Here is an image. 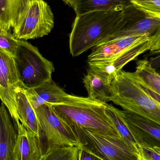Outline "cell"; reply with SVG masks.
<instances>
[{
    "mask_svg": "<svg viewBox=\"0 0 160 160\" xmlns=\"http://www.w3.org/2000/svg\"><path fill=\"white\" fill-rule=\"evenodd\" d=\"M109 101L160 126V97L155 98L134 72L121 70L113 79Z\"/></svg>",
    "mask_w": 160,
    "mask_h": 160,
    "instance_id": "cell-1",
    "label": "cell"
},
{
    "mask_svg": "<svg viewBox=\"0 0 160 160\" xmlns=\"http://www.w3.org/2000/svg\"><path fill=\"white\" fill-rule=\"evenodd\" d=\"M117 109L112 104L105 103V111L108 117L121 138L133 152L138 160L139 145L136 142L118 112Z\"/></svg>",
    "mask_w": 160,
    "mask_h": 160,
    "instance_id": "cell-19",
    "label": "cell"
},
{
    "mask_svg": "<svg viewBox=\"0 0 160 160\" xmlns=\"http://www.w3.org/2000/svg\"><path fill=\"white\" fill-rule=\"evenodd\" d=\"M54 16L44 0H25L13 27V35L27 40L48 35L53 29Z\"/></svg>",
    "mask_w": 160,
    "mask_h": 160,
    "instance_id": "cell-5",
    "label": "cell"
},
{
    "mask_svg": "<svg viewBox=\"0 0 160 160\" xmlns=\"http://www.w3.org/2000/svg\"><path fill=\"white\" fill-rule=\"evenodd\" d=\"M4 104L0 106V160H13L18 133Z\"/></svg>",
    "mask_w": 160,
    "mask_h": 160,
    "instance_id": "cell-16",
    "label": "cell"
},
{
    "mask_svg": "<svg viewBox=\"0 0 160 160\" xmlns=\"http://www.w3.org/2000/svg\"><path fill=\"white\" fill-rule=\"evenodd\" d=\"M117 111L138 145L160 147V126L134 113Z\"/></svg>",
    "mask_w": 160,
    "mask_h": 160,
    "instance_id": "cell-10",
    "label": "cell"
},
{
    "mask_svg": "<svg viewBox=\"0 0 160 160\" xmlns=\"http://www.w3.org/2000/svg\"><path fill=\"white\" fill-rule=\"evenodd\" d=\"M141 11L148 16L160 20V0H130Z\"/></svg>",
    "mask_w": 160,
    "mask_h": 160,
    "instance_id": "cell-23",
    "label": "cell"
},
{
    "mask_svg": "<svg viewBox=\"0 0 160 160\" xmlns=\"http://www.w3.org/2000/svg\"><path fill=\"white\" fill-rule=\"evenodd\" d=\"M14 58L20 84L24 89L35 88L52 80L53 64L26 40H19Z\"/></svg>",
    "mask_w": 160,
    "mask_h": 160,
    "instance_id": "cell-4",
    "label": "cell"
},
{
    "mask_svg": "<svg viewBox=\"0 0 160 160\" xmlns=\"http://www.w3.org/2000/svg\"><path fill=\"white\" fill-rule=\"evenodd\" d=\"M148 42L150 46L149 53L145 55V57L160 52V27L149 37Z\"/></svg>",
    "mask_w": 160,
    "mask_h": 160,
    "instance_id": "cell-26",
    "label": "cell"
},
{
    "mask_svg": "<svg viewBox=\"0 0 160 160\" xmlns=\"http://www.w3.org/2000/svg\"><path fill=\"white\" fill-rule=\"evenodd\" d=\"M150 35L128 36L102 42L93 47L88 57L87 62L105 61L114 58L125 52L137 43L148 39Z\"/></svg>",
    "mask_w": 160,
    "mask_h": 160,
    "instance_id": "cell-12",
    "label": "cell"
},
{
    "mask_svg": "<svg viewBox=\"0 0 160 160\" xmlns=\"http://www.w3.org/2000/svg\"><path fill=\"white\" fill-rule=\"evenodd\" d=\"M19 39H17L9 31L0 29V50L15 57L16 51L19 45Z\"/></svg>",
    "mask_w": 160,
    "mask_h": 160,
    "instance_id": "cell-24",
    "label": "cell"
},
{
    "mask_svg": "<svg viewBox=\"0 0 160 160\" xmlns=\"http://www.w3.org/2000/svg\"><path fill=\"white\" fill-rule=\"evenodd\" d=\"M68 5L73 8L76 0H62Z\"/></svg>",
    "mask_w": 160,
    "mask_h": 160,
    "instance_id": "cell-29",
    "label": "cell"
},
{
    "mask_svg": "<svg viewBox=\"0 0 160 160\" xmlns=\"http://www.w3.org/2000/svg\"><path fill=\"white\" fill-rule=\"evenodd\" d=\"M152 66L160 74V52L146 57Z\"/></svg>",
    "mask_w": 160,
    "mask_h": 160,
    "instance_id": "cell-28",
    "label": "cell"
},
{
    "mask_svg": "<svg viewBox=\"0 0 160 160\" xmlns=\"http://www.w3.org/2000/svg\"><path fill=\"white\" fill-rule=\"evenodd\" d=\"M138 160H160V152L155 147L139 145Z\"/></svg>",
    "mask_w": 160,
    "mask_h": 160,
    "instance_id": "cell-25",
    "label": "cell"
},
{
    "mask_svg": "<svg viewBox=\"0 0 160 160\" xmlns=\"http://www.w3.org/2000/svg\"><path fill=\"white\" fill-rule=\"evenodd\" d=\"M160 27V20L150 17L131 3L126 5L112 33L102 42L128 36L152 35Z\"/></svg>",
    "mask_w": 160,
    "mask_h": 160,
    "instance_id": "cell-8",
    "label": "cell"
},
{
    "mask_svg": "<svg viewBox=\"0 0 160 160\" xmlns=\"http://www.w3.org/2000/svg\"><path fill=\"white\" fill-rule=\"evenodd\" d=\"M122 10L98 11L77 15L69 35V49L73 57L100 43L112 33Z\"/></svg>",
    "mask_w": 160,
    "mask_h": 160,
    "instance_id": "cell-3",
    "label": "cell"
},
{
    "mask_svg": "<svg viewBox=\"0 0 160 160\" xmlns=\"http://www.w3.org/2000/svg\"><path fill=\"white\" fill-rule=\"evenodd\" d=\"M16 91L17 111L20 121L26 128L38 135V121L35 109L20 85L17 87Z\"/></svg>",
    "mask_w": 160,
    "mask_h": 160,
    "instance_id": "cell-17",
    "label": "cell"
},
{
    "mask_svg": "<svg viewBox=\"0 0 160 160\" xmlns=\"http://www.w3.org/2000/svg\"><path fill=\"white\" fill-rule=\"evenodd\" d=\"M155 148H156V149L158 150V151H159L160 152V147H155Z\"/></svg>",
    "mask_w": 160,
    "mask_h": 160,
    "instance_id": "cell-30",
    "label": "cell"
},
{
    "mask_svg": "<svg viewBox=\"0 0 160 160\" xmlns=\"http://www.w3.org/2000/svg\"><path fill=\"white\" fill-rule=\"evenodd\" d=\"M105 103L88 97L77 96L69 102L48 106L68 126H77L103 135L122 138L106 114Z\"/></svg>",
    "mask_w": 160,
    "mask_h": 160,
    "instance_id": "cell-2",
    "label": "cell"
},
{
    "mask_svg": "<svg viewBox=\"0 0 160 160\" xmlns=\"http://www.w3.org/2000/svg\"><path fill=\"white\" fill-rule=\"evenodd\" d=\"M78 160H100L98 157L94 155L91 151L84 148L81 145L78 146Z\"/></svg>",
    "mask_w": 160,
    "mask_h": 160,
    "instance_id": "cell-27",
    "label": "cell"
},
{
    "mask_svg": "<svg viewBox=\"0 0 160 160\" xmlns=\"http://www.w3.org/2000/svg\"><path fill=\"white\" fill-rule=\"evenodd\" d=\"M16 129L18 135L13 160H42L38 135L26 128L21 123Z\"/></svg>",
    "mask_w": 160,
    "mask_h": 160,
    "instance_id": "cell-14",
    "label": "cell"
},
{
    "mask_svg": "<svg viewBox=\"0 0 160 160\" xmlns=\"http://www.w3.org/2000/svg\"><path fill=\"white\" fill-rule=\"evenodd\" d=\"M25 0H0V29L9 31L13 28Z\"/></svg>",
    "mask_w": 160,
    "mask_h": 160,
    "instance_id": "cell-20",
    "label": "cell"
},
{
    "mask_svg": "<svg viewBox=\"0 0 160 160\" xmlns=\"http://www.w3.org/2000/svg\"><path fill=\"white\" fill-rule=\"evenodd\" d=\"M135 72L143 82L154 92L160 95V74L147 58L136 62Z\"/></svg>",
    "mask_w": 160,
    "mask_h": 160,
    "instance_id": "cell-21",
    "label": "cell"
},
{
    "mask_svg": "<svg viewBox=\"0 0 160 160\" xmlns=\"http://www.w3.org/2000/svg\"><path fill=\"white\" fill-rule=\"evenodd\" d=\"M130 0H76L73 9L76 15L98 11L122 10Z\"/></svg>",
    "mask_w": 160,
    "mask_h": 160,
    "instance_id": "cell-18",
    "label": "cell"
},
{
    "mask_svg": "<svg viewBox=\"0 0 160 160\" xmlns=\"http://www.w3.org/2000/svg\"><path fill=\"white\" fill-rule=\"evenodd\" d=\"M42 160H78V147L62 146L47 154Z\"/></svg>",
    "mask_w": 160,
    "mask_h": 160,
    "instance_id": "cell-22",
    "label": "cell"
},
{
    "mask_svg": "<svg viewBox=\"0 0 160 160\" xmlns=\"http://www.w3.org/2000/svg\"><path fill=\"white\" fill-rule=\"evenodd\" d=\"M20 85L14 57L0 50V100L7 109L15 128L21 123L16 91Z\"/></svg>",
    "mask_w": 160,
    "mask_h": 160,
    "instance_id": "cell-9",
    "label": "cell"
},
{
    "mask_svg": "<svg viewBox=\"0 0 160 160\" xmlns=\"http://www.w3.org/2000/svg\"><path fill=\"white\" fill-rule=\"evenodd\" d=\"M148 39H149L140 41L114 58L105 61L88 62V66L105 72L113 79L127 64L135 60L140 54L149 50L150 46Z\"/></svg>",
    "mask_w": 160,
    "mask_h": 160,
    "instance_id": "cell-13",
    "label": "cell"
},
{
    "mask_svg": "<svg viewBox=\"0 0 160 160\" xmlns=\"http://www.w3.org/2000/svg\"><path fill=\"white\" fill-rule=\"evenodd\" d=\"M71 127L81 146L101 160H137L122 138L100 134L77 126Z\"/></svg>",
    "mask_w": 160,
    "mask_h": 160,
    "instance_id": "cell-7",
    "label": "cell"
},
{
    "mask_svg": "<svg viewBox=\"0 0 160 160\" xmlns=\"http://www.w3.org/2000/svg\"><path fill=\"white\" fill-rule=\"evenodd\" d=\"M38 125V137L42 159L49 152L62 146L80 145L71 127L62 121L50 107L43 105L35 109Z\"/></svg>",
    "mask_w": 160,
    "mask_h": 160,
    "instance_id": "cell-6",
    "label": "cell"
},
{
    "mask_svg": "<svg viewBox=\"0 0 160 160\" xmlns=\"http://www.w3.org/2000/svg\"><path fill=\"white\" fill-rule=\"evenodd\" d=\"M24 90L34 109L43 105L69 102L77 96L66 93L52 80L38 87Z\"/></svg>",
    "mask_w": 160,
    "mask_h": 160,
    "instance_id": "cell-11",
    "label": "cell"
},
{
    "mask_svg": "<svg viewBox=\"0 0 160 160\" xmlns=\"http://www.w3.org/2000/svg\"><path fill=\"white\" fill-rule=\"evenodd\" d=\"M113 79L105 72L89 66L83 82L88 93V97L102 103L109 101Z\"/></svg>",
    "mask_w": 160,
    "mask_h": 160,
    "instance_id": "cell-15",
    "label": "cell"
}]
</instances>
